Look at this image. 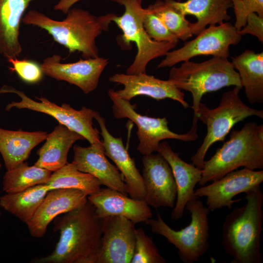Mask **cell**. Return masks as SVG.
Segmentation results:
<instances>
[{
    "mask_svg": "<svg viewBox=\"0 0 263 263\" xmlns=\"http://www.w3.org/2000/svg\"><path fill=\"white\" fill-rule=\"evenodd\" d=\"M56 217L54 231L60 237L54 250L38 263H96L102 235V219L88 200L81 207Z\"/></svg>",
    "mask_w": 263,
    "mask_h": 263,
    "instance_id": "1",
    "label": "cell"
},
{
    "mask_svg": "<svg viewBox=\"0 0 263 263\" xmlns=\"http://www.w3.org/2000/svg\"><path fill=\"white\" fill-rule=\"evenodd\" d=\"M66 14L65 19L58 21L36 10H30L23 17L22 22L45 30L70 53L78 51L85 59L99 57L95 39L108 30L116 15L109 13L97 17L76 8H71Z\"/></svg>",
    "mask_w": 263,
    "mask_h": 263,
    "instance_id": "2",
    "label": "cell"
},
{
    "mask_svg": "<svg viewBox=\"0 0 263 263\" xmlns=\"http://www.w3.org/2000/svg\"><path fill=\"white\" fill-rule=\"evenodd\" d=\"M245 193L246 203L225 219L222 243L231 263H261L263 194L260 185Z\"/></svg>",
    "mask_w": 263,
    "mask_h": 263,
    "instance_id": "3",
    "label": "cell"
},
{
    "mask_svg": "<svg viewBox=\"0 0 263 263\" xmlns=\"http://www.w3.org/2000/svg\"><path fill=\"white\" fill-rule=\"evenodd\" d=\"M240 167L263 169V125L248 122L232 130L229 139L208 160H205L198 184L206 185Z\"/></svg>",
    "mask_w": 263,
    "mask_h": 263,
    "instance_id": "4",
    "label": "cell"
},
{
    "mask_svg": "<svg viewBox=\"0 0 263 263\" xmlns=\"http://www.w3.org/2000/svg\"><path fill=\"white\" fill-rule=\"evenodd\" d=\"M241 86H234L222 95L219 105L210 109L200 103L193 124L198 120L207 126V132L204 139L196 153L191 157L192 164L202 169L206 155L212 144L224 140L231 129L245 118L255 116L263 118V110L253 109L246 105L240 98Z\"/></svg>",
    "mask_w": 263,
    "mask_h": 263,
    "instance_id": "5",
    "label": "cell"
},
{
    "mask_svg": "<svg viewBox=\"0 0 263 263\" xmlns=\"http://www.w3.org/2000/svg\"><path fill=\"white\" fill-rule=\"evenodd\" d=\"M169 79L179 89L191 94L194 116L205 94L227 86L242 87L239 75L231 62L220 57L213 56L200 63L184 61L179 67L171 69Z\"/></svg>",
    "mask_w": 263,
    "mask_h": 263,
    "instance_id": "6",
    "label": "cell"
},
{
    "mask_svg": "<svg viewBox=\"0 0 263 263\" xmlns=\"http://www.w3.org/2000/svg\"><path fill=\"white\" fill-rule=\"evenodd\" d=\"M185 209L189 211L191 220L188 225L179 230L172 229L159 213L156 219L151 218L145 223L153 233L163 236L176 247L183 263H194L209 248L210 211L194 195L186 204Z\"/></svg>",
    "mask_w": 263,
    "mask_h": 263,
    "instance_id": "7",
    "label": "cell"
},
{
    "mask_svg": "<svg viewBox=\"0 0 263 263\" xmlns=\"http://www.w3.org/2000/svg\"><path fill=\"white\" fill-rule=\"evenodd\" d=\"M125 7L123 14L115 15L113 19L122 32L119 44L124 48L135 43L137 52L126 74L130 75L146 73V67L151 60L166 56L175 48L178 41H156L147 33L143 24L145 8L142 7V0H111Z\"/></svg>",
    "mask_w": 263,
    "mask_h": 263,
    "instance_id": "8",
    "label": "cell"
},
{
    "mask_svg": "<svg viewBox=\"0 0 263 263\" xmlns=\"http://www.w3.org/2000/svg\"><path fill=\"white\" fill-rule=\"evenodd\" d=\"M108 94L113 102L114 117L117 119L128 118L136 125L139 139L137 150L143 155L157 152L161 141L165 139L188 142L195 141L198 137L196 126L192 125L186 133L174 132L169 130L166 117L155 118L141 115L136 111L134 105L118 96L114 90L109 89Z\"/></svg>",
    "mask_w": 263,
    "mask_h": 263,
    "instance_id": "9",
    "label": "cell"
},
{
    "mask_svg": "<svg viewBox=\"0 0 263 263\" xmlns=\"http://www.w3.org/2000/svg\"><path fill=\"white\" fill-rule=\"evenodd\" d=\"M14 93L19 96L20 101H12L5 108L7 111L16 108L27 109L47 114L70 129L82 135L91 144L99 143V131L93 126V119L95 111L85 106L80 110H76L69 104L64 103L59 106L45 97H36L39 101H36L27 96L23 92L7 85L0 88V94Z\"/></svg>",
    "mask_w": 263,
    "mask_h": 263,
    "instance_id": "10",
    "label": "cell"
},
{
    "mask_svg": "<svg viewBox=\"0 0 263 263\" xmlns=\"http://www.w3.org/2000/svg\"><path fill=\"white\" fill-rule=\"evenodd\" d=\"M242 36L234 25L226 22L209 25L193 39L187 41L179 49L169 51L158 65V68L170 67L200 55L228 58L229 47L238 44Z\"/></svg>",
    "mask_w": 263,
    "mask_h": 263,
    "instance_id": "11",
    "label": "cell"
},
{
    "mask_svg": "<svg viewBox=\"0 0 263 263\" xmlns=\"http://www.w3.org/2000/svg\"><path fill=\"white\" fill-rule=\"evenodd\" d=\"M263 182V170H255L244 168L233 170L207 185L194 190L197 197H205L210 211L224 207L230 208L238 200L233 199L241 193H245Z\"/></svg>",
    "mask_w": 263,
    "mask_h": 263,
    "instance_id": "12",
    "label": "cell"
},
{
    "mask_svg": "<svg viewBox=\"0 0 263 263\" xmlns=\"http://www.w3.org/2000/svg\"><path fill=\"white\" fill-rule=\"evenodd\" d=\"M135 225L122 216L102 219V235L96 263H131L135 244Z\"/></svg>",
    "mask_w": 263,
    "mask_h": 263,
    "instance_id": "13",
    "label": "cell"
},
{
    "mask_svg": "<svg viewBox=\"0 0 263 263\" xmlns=\"http://www.w3.org/2000/svg\"><path fill=\"white\" fill-rule=\"evenodd\" d=\"M142 160L145 201L156 208H173L177 198V187L169 164L158 152L145 155Z\"/></svg>",
    "mask_w": 263,
    "mask_h": 263,
    "instance_id": "14",
    "label": "cell"
},
{
    "mask_svg": "<svg viewBox=\"0 0 263 263\" xmlns=\"http://www.w3.org/2000/svg\"><path fill=\"white\" fill-rule=\"evenodd\" d=\"M61 58L60 55L56 54L45 58L40 65L43 74L75 85L85 94L96 89L100 75L109 61L107 58L98 57L66 63L61 62Z\"/></svg>",
    "mask_w": 263,
    "mask_h": 263,
    "instance_id": "15",
    "label": "cell"
},
{
    "mask_svg": "<svg viewBox=\"0 0 263 263\" xmlns=\"http://www.w3.org/2000/svg\"><path fill=\"white\" fill-rule=\"evenodd\" d=\"M109 81L123 85V89L115 93L118 96L126 100L130 101L134 97L143 95L157 100L171 99L180 103L185 109L189 107L185 100L184 94L169 79L161 80L145 73L115 74L110 77Z\"/></svg>",
    "mask_w": 263,
    "mask_h": 263,
    "instance_id": "16",
    "label": "cell"
},
{
    "mask_svg": "<svg viewBox=\"0 0 263 263\" xmlns=\"http://www.w3.org/2000/svg\"><path fill=\"white\" fill-rule=\"evenodd\" d=\"M87 196L76 189L49 190L33 217L26 224L30 235L36 238L43 237L48 225L55 218L81 207L88 200Z\"/></svg>",
    "mask_w": 263,
    "mask_h": 263,
    "instance_id": "17",
    "label": "cell"
},
{
    "mask_svg": "<svg viewBox=\"0 0 263 263\" xmlns=\"http://www.w3.org/2000/svg\"><path fill=\"white\" fill-rule=\"evenodd\" d=\"M87 198L101 219L109 216H122L136 224L145 223L152 217L151 209L144 200L129 197L127 194L108 188H101Z\"/></svg>",
    "mask_w": 263,
    "mask_h": 263,
    "instance_id": "18",
    "label": "cell"
},
{
    "mask_svg": "<svg viewBox=\"0 0 263 263\" xmlns=\"http://www.w3.org/2000/svg\"><path fill=\"white\" fill-rule=\"evenodd\" d=\"M94 118L100 128L105 155L115 163L123 175L128 195L134 199L144 200L146 192L142 175L122 138L115 137L110 133L106 126V120L98 112H95Z\"/></svg>",
    "mask_w": 263,
    "mask_h": 263,
    "instance_id": "19",
    "label": "cell"
},
{
    "mask_svg": "<svg viewBox=\"0 0 263 263\" xmlns=\"http://www.w3.org/2000/svg\"><path fill=\"white\" fill-rule=\"evenodd\" d=\"M73 150L72 163L79 170L94 176L101 185L128 195L123 176L107 159L102 141L87 147L75 145Z\"/></svg>",
    "mask_w": 263,
    "mask_h": 263,
    "instance_id": "20",
    "label": "cell"
},
{
    "mask_svg": "<svg viewBox=\"0 0 263 263\" xmlns=\"http://www.w3.org/2000/svg\"><path fill=\"white\" fill-rule=\"evenodd\" d=\"M157 152L169 164L177 187V198L171 219L179 220L183 216L186 204L194 195V188L202 176V169L183 160L167 141L160 142Z\"/></svg>",
    "mask_w": 263,
    "mask_h": 263,
    "instance_id": "21",
    "label": "cell"
},
{
    "mask_svg": "<svg viewBox=\"0 0 263 263\" xmlns=\"http://www.w3.org/2000/svg\"><path fill=\"white\" fill-rule=\"evenodd\" d=\"M35 0H0V55L17 57L22 52L19 27L23 15Z\"/></svg>",
    "mask_w": 263,
    "mask_h": 263,
    "instance_id": "22",
    "label": "cell"
},
{
    "mask_svg": "<svg viewBox=\"0 0 263 263\" xmlns=\"http://www.w3.org/2000/svg\"><path fill=\"white\" fill-rule=\"evenodd\" d=\"M168 0L183 15H193L196 18L197 21L190 23L192 35H197L207 25L221 24L231 19L227 11L232 8L231 0Z\"/></svg>",
    "mask_w": 263,
    "mask_h": 263,
    "instance_id": "23",
    "label": "cell"
},
{
    "mask_svg": "<svg viewBox=\"0 0 263 263\" xmlns=\"http://www.w3.org/2000/svg\"><path fill=\"white\" fill-rule=\"evenodd\" d=\"M45 140V143L38 151V158L35 165L54 172L68 163V152L73 144L85 138L59 124L47 134Z\"/></svg>",
    "mask_w": 263,
    "mask_h": 263,
    "instance_id": "24",
    "label": "cell"
},
{
    "mask_svg": "<svg viewBox=\"0 0 263 263\" xmlns=\"http://www.w3.org/2000/svg\"><path fill=\"white\" fill-rule=\"evenodd\" d=\"M46 132L11 131L0 128V153L7 170L12 169L29 157L36 146L46 139Z\"/></svg>",
    "mask_w": 263,
    "mask_h": 263,
    "instance_id": "25",
    "label": "cell"
},
{
    "mask_svg": "<svg viewBox=\"0 0 263 263\" xmlns=\"http://www.w3.org/2000/svg\"><path fill=\"white\" fill-rule=\"evenodd\" d=\"M232 65L238 70L241 86L251 103L263 102V52L246 49L232 58Z\"/></svg>",
    "mask_w": 263,
    "mask_h": 263,
    "instance_id": "26",
    "label": "cell"
},
{
    "mask_svg": "<svg viewBox=\"0 0 263 263\" xmlns=\"http://www.w3.org/2000/svg\"><path fill=\"white\" fill-rule=\"evenodd\" d=\"M49 191L46 184H40L21 191L5 193L0 197V207L26 224L33 217Z\"/></svg>",
    "mask_w": 263,
    "mask_h": 263,
    "instance_id": "27",
    "label": "cell"
},
{
    "mask_svg": "<svg viewBox=\"0 0 263 263\" xmlns=\"http://www.w3.org/2000/svg\"><path fill=\"white\" fill-rule=\"evenodd\" d=\"M49 190L59 188L78 189L87 196L101 188L98 180L94 176L79 170L75 164L67 163L64 166L52 172L45 184Z\"/></svg>",
    "mask_w": 263,
    "mask_h": 263,
    "instance_id": "28",
    "label": "cell"
},
{
    "mask_svg": "<svg viewBox=\"0 0 263 263\" xmlns=\"http://www.w3.org/2000/svg\"><path fill=\"white\" fill-rule=\"evenodd\" d=\"M52 172L35 165L30 166L24 161L14 169L7 170L2 179V190L5 193H14L45 184Z\"/></svg>",
    "mask_w": 263,
    "mask_h": 263,
    "instance_id": "29",
    "label": "cell"
},
{
    "mask_svg": "<svg viewBox=\"0 0 263 263\" xmlns=\"http://www.w3.org/2000/svg\"><path fill=\"white\" fill-rule=\"evenodd\" d=\"M150 6L169 32L179 40L186 41L192 36L191 23L168 0H157Z\"/></svg>",
    "mask_w": 263,
    "mask_h": 263,
    "instance_id": "30",
    "label": "cell"
},
{
    "mask_svg": "<svg viewBox=\"0 0 263 263\" xmlns=\"http://www.w3.org/2000/svg\"><path fill=\"white\" fill-rule=\"evenodd\" d=\"M153 242L142 228L135 229V244L131 263H165Z\"/></svg>",
    "mask_w": 263,
    "mask_h": 263,
    "instance_id": "31",
    "label": "cell"
},
{
    "mask_svg": "<svg viewBox=\"0 0 263 263\" xmlns=\"http://www.w3.org/2000/svg\"><path fill=\"white\" fill-rule=\"evenodd\" d=\"M143 24L148 35L155 41H179V39L168 29L150 5L145 8Z\"/></svg>",
    "mask_w": 263,
    "mask_h": 263,
    "instance_id": "32",
    "label": "cell"
},
{
    "mask_svg": "<svg viewBox=\"0 0 263 263\" xmlns=\"http://www.w3.org/2000/svg\"><path fill=\"white\" fill-rule=\"evenodd\" d=\"M12 67H9L12 72H15L23 81L28 83H36L40 81L43 76L40 65L35 61L19 59L17 57L7 58Z\"/></svg>",
    "mask_w": 263,
    "mask_h": 263,
    "instance_id": "33",
    "label": "cell"
},
{
    "mask_svg": "<svg viewBox=\"0 0 263 263\" xmlns=\"http://www.w3.org/2000/svg\"><path fill=\"white\" fill-rule=\"evenodd\" d=\"M236 21L234 25L238 31L245 26L248 16L255 13L263 17V0H231Z\"/></svg>",
    "mask_w": 263,
    "mask_h": 263,
    "instance_id": "34",
    "label": "cell"
},
{
    "mask_svg": "<svg viewBox=\"0 0 263 263\" xmlns=\"http://www.w3.org/2000/svg\"><path fill=\"white\" fill-rule=\"evenodd\" d=\"M238 33L242 36L250 34L256 37L258 40L263 42V17L255 13L250 14L246 19V22Z\"/></svg>",
    "mask_w": 263,
    "mask_h": 263,
    "instance_id": "35",
    "label": "cell"
},
{
    "mask_svg": "<svg viewBox=\"0 0 263 263\" xmlns=\"http://www.w3.org/2000/svg\"><path fill=\"white\" fill-rule=\"evenodd\" d=\"M81 0H59L58 3L54 6L55 10L61 11L66 14L71 7L75 3Z\"/></svg>",
    "mask_w": 263,
    "mask_h": 263,
    "instance_id": "36",
    "label": "cell"
},
{
    "mask_svg": "<svg viewBox=\"0 0 263 263\" xmlns=\"http://www.w3.org/2000/svg\"><path fill=\"white\" fill-rule=\"evenodd\" d=\"M1 164H0V169H1Z\"/></svg>",
    "mask_w": 263,
    "mask_h": 263,
    "instance_id": "37",
    "label": "cell"
},
{
    "mask_svg": "<svg viewBox=\"0 0 263 263\" xmlns=\"http://www.w3.org/2000/svg\"><path fill=\"white\" fill-rule=\"evenodd\" d=\"M0 216H1V212H0Z\"/></svg>",
    "mask_w": 263,
    "mask_h": 263,
    "instance_id": "38",
    "label": "cell"
}]
</instances>
